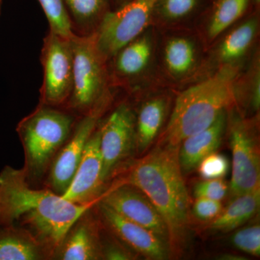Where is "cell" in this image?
I'll return each instance as SVG.
<instances>
[{
    "label": "cell",
    "instance_id": "obj_1",
    "mask_svg": "<svg viewBox=\"0 0 260 260\" xmlns=\"http://www.w3.org/2000/svg\"><path fill=\"white\" fill-rule=\"evenodd\" d=\"M95 204L78 205L49 189L30 187L23 169L6 166L0 172L1 225L23 228L52 257L75 222Z\"/></svg>",
    "mask_w": 260,
    "mask_h": 260
},
{
    "label": "cell",
    "instance_id": "obj_2",
    "mask_svg": "<svg viewBox=\"0 0 260 260\" xmlns=\"http://www.w3.org/2000/svg\"><path fill=\"white\" fill-rule=\"evenodd\" d=\"M179 148L159 145L134 162L124 182L150 199L165 222L171 254L181 253L189 237L190 200L178 158Z\"/></svg>",
    "mask_w": 260,
    "mask_h": 260
},
{
    "label": "cell",
    "instance_id": "obj_3",
    "mask_svg": "<svg viewBox=\"0 0 260 260\" xmlns=\"http://www.w3.org/2000/svg\"><path fill=\"white\" fill-rule=\"evenodd\" d=\"M237 70L224 66L177 97L159 145L179 148L185 138L209 126L235 99Z\"/></svg>",
    "mask_w": 260,
    "mask_h": 260
},
{
    "label": "cell",
    "instance_id": "obj_4",
    "mask_svg": "<svg viewBox=\"0 0 260 260\" xmlns=\"http://www.w3.org/2000/svg\"><path fill=\"white\" fill-rule=\"evenodd\" d=\"M74 119L66 113L42 104L19 123L17 132L25 153L27 180L43 177L53 159L69 139Z\"/></svg>",
    "mask_w": 260,
    "mask_h": 260
},
{
    "label": "cell",
    "instance_id": "obj_5",
    "mask_svg": "<svg viewBox=\"0 0 260 260\" xmlns=\"http://www.w3.org/2000/svg\"><path fill=\"white\" fill-rule=\"evenodd\" d=\"M73 52V85L68 99L71 109L91 113L104 95L107 85L104 62L91 34L71 38Z\"/></svg>",
    "mask_w": 260,
    "mask_h": 260
},
{
    "label": "cell",
    "instance_id": "obj_6",
    "mask_svg": "<svg viewBox=\"0 0 260 260\" xmlns=\"http://www.w3.org/2000/svg\"><path fill=\"white\" fill-rule=\"evenodd\" d=\"M160 0H132L114 12H107L92 32L94 44L107 60L133 42L146 28Z\"/></svg>",
    "mask_w": 260,
    "mask_h": 260
},
{
    "label": "cell",
    "instance_id": "obj_7",
    "mask_svg": "<svg viewBox=\"0 0 260 260\" xmlns=\"http://www.w3.org/2000/svg\"><path fill=\"white\" fill-rule=\"evenodd\" d=\"M44 82L42 104L60 105L69 99L73 85V52L71 38L67 39L49 30L42 50Z\"/></svg>",
    "mask_w": 260,
    "mask_h": 260
},
{
    "label": "cell",
    "instance_id": "obj_8",
    "mask_svg": "<svg viewBox=\"0 0 260 260\" xmlns=\"http://www.w3.org/2000/svg\"><path fill=\"white\" fill-rule=\"evenodd\" d=\"M229 143L232 153L230 189L233 196L260 189L259 138L247 121L232 123Z\"/></svg>",
    "mask_w": 260,
    "mask_h": 260
},
{
    "label": "cell",
    "instance_id": "obj_9",
    "mask_svg": "<svg viewBox=\"0 0 260 260\" xmlns=\"http://www.w3.org/2000/svg\"><path fill=\"white\" fill-rule=\"evenodd\" d=\"M135 121L131 109L122 104L116 108L99 129L103 177L105 182L119 165L136 150Z\"/></svg>",
    "mask_w": 260,
    "mask_h": 260
},
{
    "label": "cell",
    "instance_id": "obj_10",
    "mask_svg": "<svg viewBox=\"0 0 260 260\" xmlns=\"http://www.w3.org/2000/svg\"><path fill=\"white\" fill-rule=\"evenodd\" d=\"M99 201L124 218L148 229L169 244V233L161 215L138 188L127 184H119L101 197Z\"/></svg>",
    "mask_w": 260,
    "mask_h": 260
},
{
    "label": "cell",
    "instance_id": "obj_11",
    "mask_svg": "<svg viewBox=\"0 0 260 260\" xmlns=\"http://www.w3.org/2000/svg\"><path fill=\"white\" fill-rule=\"evenodd\" d=\"M98 213L111 234L135 254L154 260L170 257L169 244L148 229L124 218L101 201L98 203Z\"/></svg>",
    "mask_w": 260,
    "mask_h": 260
},
{
    "label": "cell",
    "instance_id": "obj_12",
    "mask_svg": "<svg viewBox=\"0 0 260 260\" xmlns=\"http://www.w3.org/2000/svg\"><path fill=\"white\" fill-rule=\"evenodd\" d=\"M97 113V111L89 113L78 123L71 138L53 159L49 169L47 184L49 189L56 194H62L73 180L87 142L96 126Z\"/></svg>",
    "mask_w": 260,
    "mask_h": 260
},
{
    "label": "cell",
    "instance_id": "obj_13",
    "mask_svg": "<svg viewBox=\"0 0 260 260\" xmlns=\"http://www.w3.org/2000/svg\"><path fill=\"white\" fill-rule=\"evenodd\" d=\"M105 183L99 129L93 132L87 142L73 180L61 196L75 204H95Z\"/></svg>",
    "mask_w": 260,
    "mask_h": 260
},
{
    "label": "cell",
    "instance_id": "obj_14",
    "mask_svg": "<svg viewBox=\"0 0 260 260\" xmlns=\"http://www.w3.org/2000/svg\"><path fill=\"white\" fill-rule=\"evenodd\" d=\"M90 209L67 233L53 258L61 260L102 259L100 226L92 216Z\"/></svg>",
    "mask_w": 260,
    "mask_h": 260
},
{
    "label": "cell",
    "instance_id": "obj_15",
    "mask_svg": "<svg viewBox=\"0 0 260 260\" xmlns=\"http://www.w3.org/2000/svg\"><path fill=\"white\" fill-rule=\"evenodd\" d=\"M225 126L226 117L223 112L209 126L181 142L178 158L183 174L192 172L205 157L216 152L221 144Z\"/></svg>",
    "mask_w": 260,
    "mask_h": 260
},
{
    "label": "cell",
    "instance_id": "obj_16",
    "mask_svg": "<svg viewBox=\"0 0 260 260\" xmlns=\"http://www.w3.org/2000/svg\"><path fill=\"white\" fill-rule=\"evenodd\" d=\"M51 257L34 236L14 224L0 225V260H39Z\"/></svg>",
    "mask_w": 260,
    "mask_h": 260
},
{
    "label": "cell",
    "instance_id": "obj_17",
    "mask_svg": "<svg viewBox=\"0 0 260 260\" xmlns=\"http://www.w3.org/2000/svg\"><path fill=\"white\" fill-rule=\"evenodd\" d=\"M260 189L237 195L208 226L215 233L233 232L254 217L259 210Z\"/></svg>",
    "mask_w": 260,
    "mask_h": 260
},
{
    "label": "cell",
    "instance_id": "obj_18",
    "mask_svg": "<svg viewBox=\"0 0 260 260\" xmlns=\"http://www.w3.org/2000/svg\"><path fill=\"white\" fill-rule=\"evenodd\" d=\"M167 104L160 98L145 102L140 109L135 121L136 150L140 153L146 151L158 135L164 117Z\"/></svg>",
    "mask_w": 260,
    "mask_h": 260
},
{
    "label": "cell",
    "instance_id": "obj_19",
    "mask_svg": "<svg viewBox=\"0 0 260 260\" xmlns=\"http://www.w3.org/2000/svg\"><path fill=\"white\" fill-rule=\"evenodd\" d=\"M151 45L146 37L135 39L118 51L115 56L116 71L124 77L139 74L148 64Z\"/></svg>",
    "mask_w": 260,
    "mask_h": 260
},
{
    "label": "cell",
    "instance_id": "obj_20",
    "mask_svg": "<svg viewBox=\"0 0 260 260\" xmlns=\"http://www.w3.org/2000/svg\"><path fill=\"white\" fill-rule=\"evenodd\" d=\"M70 18L82 30L88 32L100 23L106 12L108 0H62ZM99 25V24H98ZM98 26V25H97Z\"/></svg>",
    "mask_w": 260,
    "mask_h": 260
},
{
    "label": "cell",
    "instance_id": "obj_21",
    "mask_svg": "<svg viewBox=\"0 0 260 260\" xmlns=\"http://www.w3.org/2000/svg\"><path fill=\"white\" fill-rule=\"evenodd\" d=\"M255 20H249L231 32L219 49V57L223 62H232L244 55L255 35Z\"/></svg>",
    "mask_w": 260,
    "mask_h": 260
},
{
    "label": "cell",
    "instance_id": "obj_22",
    "mask_svg": "<svg viewBox=\"0 0 260 260\" xmlns=\"http://www.w3.org/2000/svg\"><path fill=\"white\" fill-rule=\"evenodd\" d=\"M249 0H219L208 27L210 39L218 37L240 18L247 8Z\"/></svg>",
    "mask_w": 260,
    "mask_h": 260
},
{
    "label": "cell",
    "instance_id": "obj_23",
    "mask_svg": "<svg viewBox=\"0 0 260 260\" xmlns=\"http://www.w3.org/2000/svg\"><path fill=\"white\" fill-rule=\"evenodd\" d=\"M194 48L184 38H175L168 42L165 49V60L168 68L174 74L187 73L194 64Z\"/></svg>",
    "mask_w": 260,
    "mask_h": 260
},
{
    "label": "cell",
    "instance_id": "obj_24",
    "mask_svg": "<svg viewBox=\"0 0 260 260\" xmlns=\"http://www.w3.org/2000/svg\"><path fill=\"white\" fill-rule=\"evenodd\" d=\"M50 26V31L67 39L75 35L73 20L62 0H38Z\"/></svg>",
    "mask_w": 260,
    "mask_h": 260
},
{
    "label": "cell",
    "instance_id": "obj_25",
    "mask_svg": "<svg viewBox=\"0 0 260 260\" xmlns=\"http://www.w3.org/2000/svg\"><path fill=\"white\" fill-rule=\"evenodd\" d=\"M232 243L234 247L249 255L259 257L260 255V226L252 224L239 229L233 234Z\"/></svg>",
    "mask_w": 260,
    "mask_h": 260
},
{
    "label": "cell",
    "instance_id": "obj_26",
    "mask_svg": "<svg viewBox=\"0 0 260 260\" xmlns=\"http://www.w3.org/2000/svg\"><path fill=\"white\" fill-rule=\"evenodd\" d=\"M229 160L223 154H210L200 162L197 169L203 179H223L229 172Z\"/></svg>",
    "mask_w": 260,
    "mask_h": 260
},
{
    "label": "cell",
    "instance_id": "obj_27",
    "mask_svg": "<svg viewBox=\"0 0 260 260\" xmlns=\"http://www.w3.org/2000/svg\"><path fill=\"white\" fill-rule=\"evenodd\" d=\"M228 185L223 179H203L194 188L195 198L221 201L227 194Z\"/></svg>",
    "mask_w": 260,
    "mask_h": 260
},
{
    "label": "cell",
    "instance_id": "obj_28",
    "mask_svg": "<svg viewBox=\"0 0 260 260\" xmlns=\"http://www.w3.org/2000/svg\"><path fill=\"white\" fill-rule=\"evenodd\" d=\"M114 236V235H113ZM113 241H104L101 235L102 259L108 260L134 259L137 254L114 237Z\"/></svg>",
    "mask_w": 260,
    "mask_h": 260
},
{
    "label": "cell",
    "instance_id": "obj_29",
    "mask_svg": "<svg viewBox=\"0 0 260 260\" xmlns=\"http://www.w3.org/2000/svg\"><path fill=\"white\" fill-rule=\"evenodd\" d=\"M221 211L222 203L218 200L198 198L193 205V214L203 221H212Z\"/></svg>",
    "mask_w": 260,
    "mask_h": 260
},
{
    "label": "cell",
    "instance_id": "obj_30",
    "mask_svg": "<svg viewBox=\"0 0 260 260\" xmlns=\"http://www.w3.org/2000/svg\"><path fill=\"white\" fill-rule=\"evenodd\" d=\"M161 10L165 16L179 19L189 14L194 9L198 0H160Z\"/></svg>",
    "mask_w": 260,
    "mask_h": 260
},
{
    "label": "cell",
    "instance_id": "obj_31",
    "mask_svg": "<svg viewBox=\"0 0 260 260\" xmlns=\"http://www.w3.org/2000/svg\"><path fill=\"white\" fill-rule=\"evenodd\" d=\"M222 259H244V258H241V256L236 255H230L227 254L225 256H222Z\"/></svg>",
    "mask_w": 260,
    "mask_h": 260
},
{
    "label": "cell",
    "instance_id": "obj_32",
    "mask_svg": "<svg viewBox=\"0 0 260 260\" xmlns=\"http://www.w3.org/2000/svg\"><path fill=\"white\" fill-rule=\"evenodd\" d=\"M118 1H119V3H120V8H121V7L124 6V5L127 4V3H129V2L132 1V0H118Z\"/></svg>",
    "mask_w": 260,
    "mask_h": 260
},
{
    "label": "cell",
    "instance_id": "obj_33",
    "mask_svg": "<svg viewBox=\"0 0 260 260\" xmlns=\"http://www.w3.org/2000/svg\"><path fill=\"white\" fill-rule=\"evenodd\" d=\"M2 3H3V0H0V13H1Z\"/></svg>",
    "mask_w": 260,
    "mask_h": 260
},
{
    "label": "cell",
    "instance_id": "obj_34",
    "mask_svg": "<svg viewBox=\"0 0 260 260\" xmlns=\"http://www.w3.org/2000/svg\"><path fill=\"white\" fill-rule=\"evenodd\" d=\"M259 1H260V0H255V2L256 3H259Z\"/></svg>",
    "mask_w": 260,
    "mask_h": 260
},
{
    "label": "cell",
    "instance_id": "obj_35",
    "mask_svg": "<svg viewBox=\"0 0 260 260\" xmlns=\"http://www.w3.org/2000/svg\"><path fill=\"white\" fill-rule=\"evenodd\" d=\"M0 225H1V218H0Z\"/></svg>",
    "mask_w": 260,
    "mask_h": 260
}]
</instances>
